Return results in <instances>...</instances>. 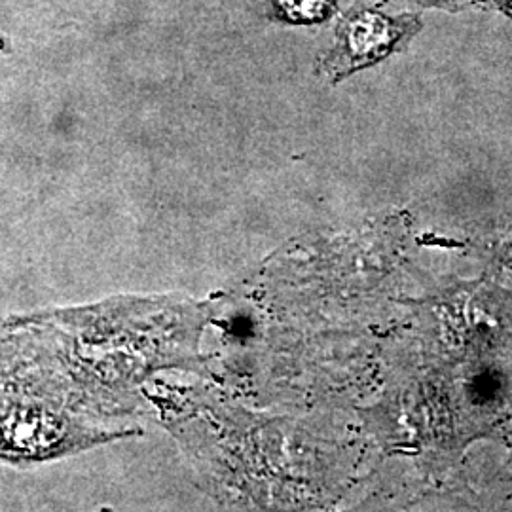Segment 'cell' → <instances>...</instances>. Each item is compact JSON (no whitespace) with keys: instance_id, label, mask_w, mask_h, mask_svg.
<instances>
[{"instance_id":"obj_3","label":"cell","mask_w":512,"mask_h":512,"mask_svg":"<svg viewBox=\"0 0 512 512\" xmlns=\"http://www.w3.org/2000/svg\"><path fill=\"white\" fill-rule=\"evenodd\" d=\"M420 2H423V4H439V6H442V4L452 2V0H420Z\"/></svg>"},{"instance_id":"obj_4","label":"cell","mask_w":512,"mask_h":512,"mask_svg":"<svg viewBox=\"0 0 512 512\" xmlns=\"http://www.w3.org/2000/svg\"><path fill=\"white\" fill-rule=\"evenodd\" d=\"M507 8H509V12L512 14V0H507Z\"/></svg>"},{"instance_id":"obj_1","label":"cell","mask_w":512,"mask_h":512,"mask_svg":"<svg viewBox=\"0 0 512 512\" xmlns=\"http://www.w3.org/2000/svg\"><path fill=\"white\" fill-rule=\"evenodd\" d=\"M420 31V18L412 14L387 16L372 6H355L338 21L329 52L319 57V73L346 78L401 52Z\"/></svg>"},{"instance_id":"obj_2","label":"cell","mask_w":512,"mask_h":512,"mask_svg":"<svg viewBox=\"0 0 512 512\" xmlns=\"http://www.w3.org/2000/svg\"><path fill=\"white\" fill-rule=\"evenodd\" d=\"M270 16L287 25H317L334 16L336 0H266Z\"/></svg>"}]
</instances>
